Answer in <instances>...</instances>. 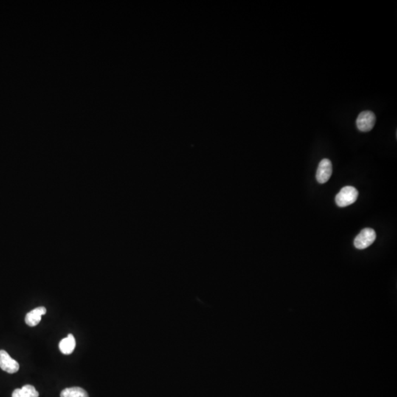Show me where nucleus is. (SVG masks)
<instances>
[{"mask_svg":"<svg viewBox=\"0 0 397 397\" xmlns=\"http://www.w3.org/2000/svg\"><path fill=\"white\" fill-rule=\"evenodd\" d=\"M60 397H89L84 389L80 387L65 389L60 393Z\"/></svg>","mask_w":397,"mask_h":397,"instance_id":"8","label":"nucleus"},{"mask_svg":"<svg viewBox=\"0 0 397 397\" xmlns=\"http://www.w3.org/2000/svg\"><path fill=\"white\" fill-rule=\"evenodd\" d=\"M0 368L9 374H14L19 369V364L4 350H0Z\"/></svg>","mask_w":397,"mask_h":397,"instance_id":"5","label":"nucleus"},{"mask_svg":"<svg viewBox=\"0 0 397 397\" xmlns=\"http://www.w3.org/2000/svg\"><path fill=\"white\" fill-rule=\"evenodd\" d=\"M376 237V232L373 229L365 228L355 238V246L358 249H367L375 241Z\"/></svg>","mask_w":397,"mask_h":397,"instance_id":"2","label":"nucleus"},{"mask_svg":"<svg viewBox=\"0 0 397 397\" xmlns=\"http://www.w3.org/2000/svg\"><path fill=\"white\" fill-rule=\"evenodd\" d=\"M332 174H333V165L331 161L327 158L322 160L319 163L316 172V180L318 182L321 184H325L331 178Z\"/></svg>","mask_w":397,"mask_h":397,"instance_id":"4","label":"nucleus"},{"mask_svg":"<svg viewBox=\"0 0 397 397\" xmlns=\"http://www.w3.org/2000/svg\"><path fill=\"white\" fill-rule=\"evenodd\" d=\"M358 192L353 186H345L336 195V202L341 207H347L356 201L358 198Z\"/></svg>","mask_w":397,"mask_h":397,"instance_id":"1","label":"nucleus"},{"mask_svg":"<svg viewBox=\"0 0 397 397\" xmlns=\"http://www.w3.org/2000/svg\"><path fill=\"white\" fill-rule=\"evenodd\" d=\"M46 309L44 307H38L29 311L25 317V322L29 327H35L40 323L41 316L46 314Z\"/></svg>","mask_w":397,"mask_h":397,"instance_id":"6","label":"nucleus"},{"mask_svg":"<svg viewBox=\"0 0 397 397\" xmlns=\"http://www.w3.org/2000/svg\"><path fill=\"white\" fill-rule=\"evenodd\" d=\"M23 397H38L39 393L37 392L34 386L31 385H25L21 389Z\"/></svg>","mask_w":397,"mask_h":397,"instance_id":"9","label":"nucleus"},{"mask_svg":"<svg viewBox=\"0 0 397 397\" xmlns=\"http://www.w3.org/2000/svg\"><path fill=\"white\" fill-rule=\"evenodd\" d=\"M375 122H376V116L372 111H362L357 118V128L360 131L367 133L374 128Z\"/></svg>","mask_w":397,"mask_h":397,"instance_id":"3","label":"nucleus"},{"mask_svg":"<svg viewBox=\"0 0 397 397\" xmlns=\"http://www.w3.org/2000/svg\"><path fill=\"white\" fill-rule=\"evenodd\" d=\"M76 341L73 335H68L67 337L62 339L59 344L60 352L64 355H70L75 349Z\"/></svg>","mask_w":397,"mask_h":397,"instance_id":"7","label":"nucleus"}]
</instances>
